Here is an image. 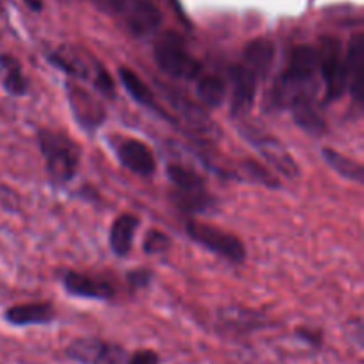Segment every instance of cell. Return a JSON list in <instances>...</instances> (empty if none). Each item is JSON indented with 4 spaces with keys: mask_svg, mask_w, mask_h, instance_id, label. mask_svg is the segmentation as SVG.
<instances>
[{
    "mask_svg": "<svg viewBox=\"0 0 364 364\" xmlns=\"http://www.w3.org/2000/svg\"><path fill=\"white\" fill-rule=\"evenodd\" d=\"M38 146L53 185H66L77 176L80 166V148L73 139L60 132L43 128L38 132Z\"/></svg>",
    "mask_w": 364,
    "mask_h": 364,
    "instance_id": "obj_1",
    "label": "cell"
},
{
    "mask_svg": "<svg viewBox=\"0 0 364 364\" xmlns=\"http://www.w3.org/2000/svg\"><path fill=\"white\" fill-rule=\"evenodd\" d=\"M155 63L167 77L176 80H196L203 73V64L188 50L187 43L178 32L166 31L153 46Z\"/></svg>",
    "mask_w": 364,
    "mask_h": 364,
    "instance_id": "obj_2",
    "label": "cell"
},
{
    "mask_svg": "<svg viewBox=\"0 0 364 364\" xmlns=\"http://www.w3.org/2000/svg\"><path fill=\"white\" fill-rule=\"evenodd\" d=\"M167 176L173 183V199L183 212H208L213 206V198L206 188V181L196 169L183 164H169Z\"/></svg>",
    "mask_w": 364,
    "mask_h": 364,
    "instance_id": "obj_3",
    "label": "cell"
},
{
    "mask_svg": "<svg viewBox=\"0 0 364 364\" xmlns=\"http://www.w3.org/2000/svg\"><path fill=\"white\" fill-rule=\"evenodd\" d=\"M48 60L53 66L59 68L66 75L73 78H82V80H91L96 91L102 92L105 98H116V84L109 71L102 66L96 59H85L78 52L70 48H63L59 52H53L48 55Z\"/></svg>",
    "mask_w": 364,
    "mask_h": 364,
    "instance_id": "obj_4",
    "label": "cell"
},
{
    "mask_svg": "<svg viewBox=\"0 0 364 364\" xmlns=\"http://www.w3.org/2000/svg\"><path fill=\"white\" fill-rule=\"evenodd\" d=\"M185 230H187L188 238L192 242L205 247L206 251L235 263V265H240L247 258L244 242L238 237H235V235L220 230V228L212 226V224L199 223V220H191Z\"/></svg>",
    "mask_w": 364,
    "mask_h": 364,
    "instance_id": "obj_5",
    "label": "cell"
},
{
    "mask_svg": "<svg viewBox=\"0 0 364 364\" xmlns=\"http://www.w3.org/2000/svg\"><path fill=\"white\" fill-rule=\"evenodd\" d=\"M318 50V73L326 82V98L323 102L333 103L347 92V71L341 45L334 38H323Z\"/></svg>",
    "mask_w": 364,
    "mask_h": 364,
    "instance_id": "obj_6",
    "label": "cell"
},
{
    "mask_svg": "<svg viewBox=\"0 0 364 364\" xmlns=\"http://www.w3.org/2000/svg\"><path fill=\"white\" fill-rule=\"evenodd\" d=\"M242 135L245 137V141L251 142L259 153H262L263 159L274 167V169L279 171L281 174H284L287 178H299L301 176V169H299V164L295 162L294 156L290 155V151L287 149V146L279 141V139L272 137V135H267L263 132L256 130L251 124H247L245 128H242Z\"/></svg>",
    "mask_w": 364,
    "mask_h": 364,
    "instance_id": "obj_7",
    "label": "cell"
},
{
    "mask_svg": "<svg viewBox=\"0 0 364 364\" xmlns=\"http://www.w3.org/2000/svg\"><path fill=\"white\" fill-rule=\"evenodd\" d=\"M66 355L78 364H127L123 347L98 338H77L66 348Z\"/></svg>",
    "mask_w": 364,
    "mask_h": 364,
    "instance_id": "obj_8",
    "label": "cell"
},
{
    "mask_svg": "<svg viewBox=\"0 0 364 364\" xmlns=\"http://www.w3.org/2000/svg\"><path fill=\"white\" fill-rule=\"evenodd\" d=\"M134 36H148L162 25V11L151 0H121L117 9Z\"/></svg>",
    "mask_w": 364,
    "mask_h": 364,
    "instance_id": "obj_9",
    "label": "cell"
},
{
    "mask_svg": "<svg viewBox=\"0 0 364 364\" xmlns=\"http://www.w3.org/2000/svg\"><path fill=\"white\" fill-rule=\"evenodd\" d=\"M66 92L71 112H73L77 123L87 132L98 130L103 121L107 119V112L102 103L91 92H87L84 87L73 84V82H68Z\"/></svg>",
    "mask_w": 364,
    "mask_h": 364,
    "instance_id": "obj_10",
    "label": "cell"
},
{
    "mask_svg": "<svg viewBox=\"0 0 364 364\" xmlns=\"http://www.w3.org/2000/svg\"><path fill=\"white\" fill-rule=\"evenodd\" d=\"M117 160L123 167L142 178H149L156 171V159L151 149L139 139L123 137L114 144Z\"/></svg>",
    "mask_w": 364,
    "mask_h": 364,
    "instance_id": "obj_11",
    "label": "cell"
},
{
    "mask_svg": "<svg viewBox=\"0 0 364 364\" xmlns=\"http://www.w3.org/2000/svg\"><path fill=\"white\" fill-rule=\"evenodd\" d=\"M231 78V112L245 114L252 109L259 78L244 64H237L230 70Z\"/></svg>",
    "mask_w": 364,
    "mask_h": 364,
    "instance_id": "obj_12",
    "label": "cell"
},
{
    "mask_svg": "<svg viewBox=\"0 0 364 364\" xmlns=\"http://www.w3.org/2000/svg\"><path fill=\"white\" fill-rule=\"evenodd\" d=\"M63 287L68 294L75 297L95 299V301H110L116 295V288L109 281L98 279V277L87 276L77 270H66L63 274Z\"/></svg>",
    "mask_w": 364,
    "mask_h": 364,
    "instance_id": "obj_13",
    "label": "cell"
},
{
    "mask_svg": "<svg viewBox=\"0 0 364 364\" xmlns=\"http://www.w3.org/2000/svg\"><path fill=\"white\" fill-rule=\"evenodd\" d=\"M315 95L316 91L297 96L288 109H291V116H294V121L299 128H302L306 134L318 137V135L326 134L327 123L320 112Z\"/></svg>",
    "mask_w": 364,
    "mask_h": 364,
    "instance_id": "obj_14",
    "label": "cell"
},
{
    "mask_svg": "<svg viewBox=\"0 0 364 364\" xmlns=\"http://www.w3.org/2000/svg\"><path fill=\"white\" fill-rule=\"evenodd\" d=\"M345 71H347V91L358 103L364 100V36L355 34L348 43L345 53Z\"/></svg>",
    "mask_w": 364,
    "mask_h": 364,
    "instance_id": "obj_15",
    "label": "cell"
},
{
    "mask_svg": "<svg viewBox=\"0 0 364 364\" xmlns=\"http://www.w3.org/2000/svg\"><path fill=\"white\" fill-rule=\"evenodd\" d=\"M274 60H276V45L267 38L252 39L242 52V64L247 66L259 80L269 75Z\"/></svg>",
    "mask_w": 364,
    "mask_h": 364,
    "instance_id": "obj_16",
    "label": "cell"
},
{
    "mask_svg": "<svg viewBox=\"0 0 364 364\" xmlns=\"http://www.w3.org/2000/svg\"><path fill=\"white\" fill-rule=\"evenodd\" d=\"M6 320L11 326H45L55 318V308L50 302H27L13 306L6 311Z\"/></svg>",
    "mask_w": 364,
    "mask_h": 364,
    "instance_id": "obj_17",
    "label": "cell"
},
{
    "mask_svg": "<svg viewBox=\"0 0 364 364\" xmlns=\"http://www.w3.org/2000/svg\"><path fill=\"white\" fill-rule=\"evenodd\" d=\"M137 228L139 219L134 213H123V215H119L112 223L109 233V244L117 258H124V256H128V252L132 251Z\"/></svg>",
    "mask_w": 364,
    "mask_h": 364,
    "instance_id": "obj_18",
    "label": "cell"
},
{
    "mask_svg": "<svg viewBox=\"0 0 364 364\" xmlns=\"http://www.w3.org/2000/svg\"><path fill=\"white\" fill-rule=\"evenodd\" d=\"M196 95L199 102L208 109H217L223 105L224 96H226V82L217 75H199L196 78Z\"/></svg>",
    "mask_w": 364,
    "mask_h": 364,
    "instance_id": "obj_19",
    "label": "cell"
},
{
    "mask_svg": "<svg viewBox=\"0 0 364 364\" xmlns=\"http://www.w3.org/2000/svg\"><path fill=\"white\" fill-rule=\"evenodd\" d=\"M117 75H119L121 82H123V87L127 89L128 95H130L139 105L159 110L155 102V95H153V91L149 89V85L146 84L135 71H132L130 68L127 66H121L119 70H117Z\"/></svg>",
    "mask_w": 364,
    "mask_h": 364,
    "instance_id": "obj_20",
    "label": "cell"
},
{
    "mask_svg": "<svg viewBox=\"0 0 364 364\" xmlns=\"http://www.w3.org/2000/svg\"><path fill=\"white\" fill-rule=\"evenodd\" d=\"M220 323L233 333H252L255 329L263 327V315L249 309L231 308L220 313Z\"/></svg>",
    "mask_w": 364,
    "mask_h": 364,
    "instance_id": "obj_21",
    "label": "cell"
},
{
    "mask_svg": "<svg viewBox=\"0 0 364 364\" xmlns=\"http://www.w3.org/2000/svg\"><path fill=\"white\" fill-rule=\"evenodd\" d=\"M0 70L4 73V89L13 96H23L27 92V78H25L21 64L9 53L0 55Z\"/></svg>",
    "mask_w": 364,
    "mask_h": 364,
    "instance_id": "obj_22",
    "label": "cell"
},
{
    "mask_svg": "<svg viewBox=\"0 0 364 364\" xmlns=\"http://www.w3.org/2000/svg\"><path fill=\"white\" fill-rule=\"evenodd\" d=\"M322 155L323 159H326V162L329 164L340 176L355 181V183H364L363 164L355 162V160L348 159V156L341 155L340 151H334V149L331 148H323Z\"/></svg>",
    "mask_w": 364,
    "mask_h": 364,
    "instance_id": "obj_23",
    "label": "cell"
},
{
    "mask_svg": "<svg viewBox=\"0 0 364 364\" xmlns=\"http://www.w3.org/2000/svg\"><path fill=\"white\" fill-rule=\"evenodd\" d=\"M169 247L171 238L159 230L148 231V235L144 238V244H142V249H144L146 255H160V252H166Z\"/></svg>",
    "mask_w": 364,
    "mask_h": 364,
    "instance_id": "obj_24",
    "label": "cell"
},
{
    "mask_svg": "<svg viewBox=\"0 0 364 364\" xmlns=\"http://www.w3.org/2000/svg\"><path fill=\"white\" fill-rule=\"evenodd\" d=\"M151 277H153V274L149 272L148 269H137V270H132V272L127 274L128 284L134 288L149 287V283H151Z\"/></svg>",
    "mask_w": 364,
    "mask_h": 364,
    "instance_id": "obj_25",
    "label": "cell"
},
{
    "mask_svg": "<svg viewBox=\"0 0 364 364\" xmlns=\"http://www.w3.org/2000/svg\"><path fill=\"white\" fill-rule=\"evenodd\" d=\"M127 364H160V358L155 350L142 348V350H137L135 354H132L128 358Z\"/></svg>",
    "mask_w": 364,
    "mask_h": 364,
    "instance_id": "obj_26",
    "label": "cell"
},
{
    "mask_svg": "<svg viewBox=\"0 0 364 364\" xmlns=\"http://www.w3.org/2000/svg\"><path fill=\"white\" fill-rule=\"evenodd\" d=\"M297 336L301 338L302 341H306V343L316 348L322 347L323 343V334L316 329H309V327H301V329H297Z\"/></svg>",
    "mask_w": 364,
    "mask_h": 364,
    "instance_id": "obj_27",
    "label": "cell"
},
{
    "mask_svg": "<svg viewBox=\"0 0 364 364\" xmlns=\"http://www.w3.org/2000/svg\"><path fill=\"white\" fill-rule=\"evenodd\" d=\"M25 2H27V6L31 7L32 11H39L43 7L41 0H25Z\"/></svg>",
    "mask_w": 364,
    "mask_h": 364,
    "instance_id": "obj_28",
    "label": "cell"
},
{
    "mask_svg": "<svg viewBox=\"0 0 364 364\" xmlns=\"http://www.w3.org/2000/svg\"><path fill=\"white\" fill-rule=\"evenodd\" d=\"M107 4H109V7H112V9H117V6L121 4V0H105Z\"/></svg>",
    "mask_w": 364,
    "mask_h": 364,
    "instance_id": "obj_29",
    "label": "cell"
}]
</instances>
